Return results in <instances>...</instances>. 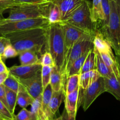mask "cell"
<instances>
[{
  "mask_svg": "<svg viewBox=\"0 0 120 120\" xmlns=\"http://www.w3.org/2000/svg\"><path fill=\"white\" fill-rule=\"evenodd\" d=\"M0 120H2V119H0Z\"/></svg>",
  "mask_w": 120,
  "mask_h": 120,
  "instance_id": "cell-49",
  "label": "cell"
},
{
  "mask_svg": "<svg viewBox=\"0 0 120 120\" xmlns=\"http://www.w3.org/2000/svg\"><path fill=\"white\" fill-rule=\"evenodd\" d=\"M11 44L10 40L5 36H0V55H3L5 48L8 45Z\"/></svg>",
  "mask_w": 120,
  "mask_h": 120,
  "instance_id": "cell-38",
  "label": "cell"
},
{
  "mask_svg": "<svg viewBox=\"0 0 120 120\" xmlns=\"http://www.w3.org/2000/svg\"><path fill=\"white\" fill-rule=\"evenodd\" d=\"M90 50H91V49H90ZM89 51H88L87 52L84 54V55H82L81 57H79V58L76 60L74 62V63L71 65V66L70 67V69H69L68 71L67 74L66 81L67 79L68 78V77H70V76L75 74L80 75L82 67L83 64H84V62H85V59H86V56H87Z\"/></svg>",
  "mask_w": 120,
  "mask_h": 120,
  "instance_id": "cell-25",
  "label": "cell"
},
{
  "mask_svg": "<svg viewBox=\"0 0 120 120\" xmlns=\"http://www.w3.org/2000/svg\"><path fill=\"white\" fill-rule=\"evenodd\" d=\"M104 79L105 92L112 94L116 100L120 101V78L112 75L108 78H104Z\"/></svg>",
  "mask_w": 120,
  "mask_h": 120,
  "instance_id": "cell-16",
  "label": "cell"
},
{
  "mask_svg": "<svg viewBox=\"0 0 120 120\" xmlns=\"http://www.w3.org/2000/svg\"><path fill=\"white\" fill-rule=\"evenodd\" d=\"M53 91L50 84L48 85L44 90L42 94V104H41V110L44 114L45 116L48 119V106L52 95Z\"/></svg>",
  "mask_w": 120,
  "mask_h": 120,
  "instance_id": "cell-24",
  "label": "cell"
},
{
  "mask_svg": "<svg viewBox=\"0 0 120 120\" xmlns=\"http://www.w3.org/2000/svg\"><path fill=\"white\" fill-rule=\"evenodd\" d=\"M38 118L30 111L22 108L17 115H14V120H38Z\"/></svg>",
  "mask_w": 120,
  "mask_h": 120,
  "instance_id": "cell-31",
  "label": "cell"
},
{
  "mask_svg": "<svg viewBox=\"0 0 120 120\" xmlns=\"http://www.w3.org/2000/svg\"><path fill=\"white\" fill-rule=\"evenodd\" d=\"M52 68L49 66H42L41 71V79H42V84L44 90L49 85L50 82Z\"/></svg>",
  "mask_w": 120,
  "mask_h": 120,
  "instance_id": "cell-30",
  "label": "cell"
},
{
  "mask_svg": "<svg viewBox=\"0 0 120 120\" xmlns=\"http://www.w3.org/2000/svg\"><path fill=\"white\" fill-rule=\"evenodd\" d=\"M39 64L42 66H49L51 67H55V63L51 55L48 52H45L41 55L39 60Z\"/></svg>",
  "mask_w": 120,
  "mask_h": 120,
  "instance_id": "cell-33",
  "label": "cell"
},
{
  "mask_svg": "<svg viewBox=\"0 0 120 120\" xmlns=\"http://www.w3.org/2000/svg\"><path fill=\"white\" fill-rule=\"evenodd\" d=\"M7 72H9L8 68L7 67L5 63L3 61V60L2 59H1L0 60V74Z\"/></svg>",
  "mask_w": 120,
  "mask_h": 120,
  "instance_id": "cell-42",
  "label": "cell"
},
{
  "mask_svg": "<svg viewBox=\"0 0 120 120\" xmlns=\"http://www.w3.org/2000/svg\"><path fill=\"white\" fill-rule=\"evenodd\" d=\"M1 59H2V57H1V56L0 55V60H1Z\"/></svg>",
  "mask_w": 120,
  "mask_h": 120,
  "instance_id": "cell-48",
  "label": "cell"
},
{
  "mask_svg": "<svg viewBox=\"0 0 120 120\" xmlns=\"http://www.w3.org/2000/svg\"><path fill=\"white\" fill-rule=\"evenodd\" d=\"M47 28H38L3 35L8 38L18 54L25 51L40 53L46 44Z\"/></svg>",
  "mask_w": 120,
  "mask_h": 120,
  "instance_id": "cell-1",
  "label": "cell"
},
{
  "mask_svg": "<svg viewBox=\"0 0 120 120\" xmlns=\"http://www.w3.org/2000/svg\"><path fill=\"white\" fill-rule=\"evenodd\" d=\"M79 93L80 87L79 86L74 91L65 95V109L68 114L72 117H76L79 102Z\"/></svg>",
  "mask_w": 120,
  "mask_h": 120,
  "instance_id": "cell-14",
  "label": "cell"
},
{
  "mask_svg": "<svg viewBox=\"0 0 120 120\" xmlns=\"http://www.w3.org/2000/svg\"><path fill=\"white\" fill-rule=\"evenodd\" d=\"M42 65L40 64L30 65H14L9 68L10 74L18 79H26L31 77L41 70Z\"/></svg>",
  "mask_w": 120,
  "mask_h": 120,
  "instance_id": "cell-11",
  "label": "cell"
},
{
  "mask_svg": "<svg viewBox=\"0 0 120 120\" xmlns=\"http://www.w3.org/2000/svg\"><path fill=\"white\" fill-rule=\"evenodd\" d=\"M93 70H96L95 69V54L94 51V48L89 51L82 67L81 74Z\"/></svg>",
  "mask_w": 120,
  "mask_h": 120,
  "instance_id": "cell-26",
  "label": "cell"
},
{
  "mask_svg": "<svg viewBox=\"0 0 120 120\" xmlns=\"http://www.w3.org/2000/svg\"><path fill=\"white\" fill-rule=\"evenodd\" d=\"M84 1V0H50V1L57 5L60 8L62 14L63 22L67 19L82 4Z\"/></svg>",
  "mask_w": 120,
  "mask_h": 120,
  "instance_id": "cell-12",
  "label": "cell"
},
{
  "mask_svg": "<svg viewBox=\"0 0 120 120\" xmlns=\"http://www.w3.org/2000/svg\"><path fill=\"white\" fill-rule=\"evenodd\" d=\"M91 12L95 31H101L105 26V17L101 0H93Z\"/></svg>",
  "mask_w": 120,
  "mask_h": 120,
  "instance_id": "cell-13",
  "label": "cell"
},
{
  "mask_svg": "<svg viewBox=\"0 0 120 120\" xmlns=\"http://www.w3.org/2000/svg\"><path fill=\"white\" fill-rule=\"evenodd\" d=\"M101 3H102V9H103L104 14V17H105V26L104 27L105 28L106 26H107V24H108V21H109V15H110V12H111L110 0H101Z\"/></svg>",
  "mask_w": 120,
  "mask_h": 120,
  "instance_id": "cell-34",
  "label": "cell"
},
{
  "mask_svg": "<svg viewBox=\"0 0 120 120\" xmlns=\"http://www.w3.org/2000/svg\"><path fill=\"white\" fill-rule=\"evenodd\" d=\"M38 120H48V119L45 116L44 114H42L41 115H40V118H39Z\"/></svg>",
  "mask_w": 120,
  "mask_h": 120,
  "instance_id": "cell-44",
  "label": "cell"
},
{
  "mask_svg": "<svg viewBox=\"0 0 120 120\" xmlns=\"http://www.w3.org/2000/svg\"><path fill=\"white\" fill-rule=\"evenodd\" d=\"M41 70L37 72L31 77L26 79H18L19 83L26 90L34 99H36L43 93L41 79Z\"/></svg>",
  "mask_w": 120,
  "mask_h": 120,
  "instance_id": "cell-10",
  "label": "cell"
},
{
  "mask_svg": "<svg viewBox=\"0 0 120 120\" xmlns=\"http://www.w3.org/2000/svg\"><path fill=\"white\" fill-rule=\"evenodd\" d=\"M105 92L104 79L103 77H101L88 88L82 90V94L79 97V102L82 107L83 110L84 111L87 110L94 101Z\"/></svg>",
  "mask_w": 120,
  "mask_h": 120,
  "instance_id": "cell-8",
  "label": "cell"
},
{
  "mask_svg": "<svg viewBox=\"0 0 120 120\" xmlns=\"http://www.w3.org/2000/svg\"><path fill=\"white\" fill-rule=\"evenodd\" d=\"M50 1L41 4H21L10 9V15L0 21V25L17 21L34 18H48Z\"/></svg>",
  "mask_w": 120,
  "mask_h": 120,
  "instance_id": "cell-4",
  "label": "cell"
},
{
  "mask_svg": "<svg viewBox=\"0 0 120 120\" xmlns=\"http://www.w3.org/2000/svg\"><path fill=\"white\" fill-rule=\"evenodd\" d=\"M4 17H3V12H0V21L1 20H3L4 19Z\"/></svg>",
  "mask_w": 120,
  "mask_h": 120,
  "instance_id": "cell-45",
  "label": "cell"
},
{
  "mask_svg": "<svg viewBox=\"0 0 120 120\" xmlns=\"http://www.w3.org/2000/svg\"><path fill=\"white\" fill-rule=\"evenodd\" d=\"M6 100L10 112L14 116L15 109L17 104V93L5 87Z\"/></svg>",
  "mask_w": 120,
  "mask_h": 120,
  "instance_id": "cell-28",
  "label": "cell"
},
{
  "mask_svg": "<svg viewBox=\"0 0 120 120\" xmlns=\"http://www.w3.org/2000/svg\"><path fill=\"white\" fill-rule=\"evenodd\" d=\"M0 114L4 120H14V115L10 112L7 107L0 101Z\"/></svg>",
  "mask_w": 120,
  "mask_h": 120,
  "instance_id": "cell-37",
  "label": "cell"
},
{
  "mask_svg": "<svg viewBox=\"0 0 120 120\" xmlns=\"http://www.w3.org/2000/svg\"><path fill=\"white\" fill-rule=\"evenodd\" d=\"M91 5L88 0H84L82 4L62 23H67L81 29L88 34L94 36L96 31L92 21Z\"/></svg>",
  "mask_w": 120,
  "mask_h": 120,
  "instance_id": "cell-5",
  "label": "cell"
},
{
  "mask_svg": "<svg viewBox=\"0 0 120 120\" xmlns=\"http://www.w3.org/2000/svg\"><path fill=\"white\" fill-rule=\"evenodd\" d=\"M0 119H2V120H3V117H2V116H1V114H0Z\"/></svg>",
  "mask_w": 120,
  "mask_h": 120,
  "instance_id": "cell-47",
  "label": "cell"
},
{
  "mask_svg": "<svg viewBox=\"0 0 120 120\" xmlns=\"http://www.w3.org/2000/svg\"><path fill=\"white\" fill-rule=\"evenodd\" d=\"M101 77L97 70H93L81 74L79 76V87L82 90H86Z\"/></svg>",
  "mask_w": 120,
  "mask_h": 120,
  "instance_id": "cell-17",
  "label": "cell"
},
{
  "mask_svg": "<svg viewBox=\"0 0 120 120\" xmlns=\"http://www.w3.org/2000/svg\"><path fill=\"white\" fill-rule=\"evenodd\" d=\"M19 4H41L49 1V0H13Z\"/></svg>",
  "mask_w": 120,
  "mask_h": 120,
  "instance_id": "cell-39",
  "label": "cell"
},
{
  "mask_svg": "<svg viewBox=\"0 0 120 120\" xmlns=\"http://www.w3.org/2000/svg\"><path fill=\"white\" fill-rule=\"evenodd\" d=\"M93 35L88 34L83 35L74 45L67 61L64 63L61 74L66 83V75L74 62L79 57L94 48Z\"/></svg>",
  "mask_w": 120,
  "mask_h": 120,
  "instance_id": "cell-6",
  "label": "cell"
},
{
  "mask_svg": "<svg viewBox=\"0 0 120 120\" xmlns=\"http://www.w3.org/2000/svg\"><path fill=\"white\" fill-rule=\"evenodd\" d=\"M41 104H42V95L35 99L33 104L31 105V108L30 111L34 114L35 116H37L38 118H40L41 114H43L41 110Z\"/></svg>",
  "mask_w": 120,
  "mask_h": 120,
  "instance_id": "cell-32",
  "label": "cell"
},
{
  "mask_svg": "<svg viewBox=\"0 0 120 120\" xmlns=\"http://www.w3.org/2000/svg\"><path fill=\"white\" fill-rule=\"evenodd\" d=\"M93 45L100 52H113L110 44L100 31H97L94 35Z\"/></svg>",
  "mask_w": 120,
  "mask_h": 120,
  "instance_id": "cell-18",
  "label": "cell"
},
{
  "mask_svg": "<svg viewBox=\"0 0 120 120\" xmlns=\"http://www.w3.org/2000/svg\"><path fill=\"white\" fill-rule=\"evenodd\" d=\"M34 100L35 99L33 98L26 89L20 84L17 93V104L18 105L22 108H26L33 104Z\"/></svg>",
  "mask_w": 120,
  "mask_h": 120,
  "instance_id": "cell-21",
  "label": "cell"
},
{
  "mask_svg": "<svg viewBox=\"0 0 120 120\" xmlns=\"http://www.w3.org/2000/svg\"><path fill=\"white\" fill-rule=\"evenodd\" d=\"M111 12L107 26L101 31L114 51L120 64V6L110 0Z\"/></svg>",
  "mask_w": 120,
  "mask_h": 120,
  "instance_id": "cell-3",
  "label": "cell"
},
{
  "mask_svg": "<svg viewBox=\"0 0 120 120\" xmlns=\"http://www.w3.org/2000/svg\"><path fill=\"white\" fill-rule=\"evenodd\" d=\"M49 1H50V0H49Z\"/></svg>",
  "mask_w": 120,
  "mask_h": 120,
  "instance_id": "cell-50",
  "label": "cell"
},
{
  "mask_svg": "<svg viewBox=\"0 0 120 120\" xmlns=\"http://www.w3.org/2000/svg\"><path fill=\"white\" fill-rule=\"evenodd\" d=\"M48 19L50 24H61L63 22V17L60 8L57 5L50 1L48 8Z\"/></svg>",
  "mask_w": 120,
  "mask_h": 120,
  "instance_id": "cell-22",
  "label": "cell"
},
{
  "mask_svg": "<svg viewBox=\"0 0 120 120\" xmlns=\"http://www.w3.org/2000/svg\"><path fill=\"white\" fill-rule=\"evenodd\" d=\"M50 25L47 18H34L10 22L0 25V36L11 33L38 28H48Z\"/></svg>",
  "mask_w": 120,
  "mask_h": 120,
  "instance_id": "cell-7",
  "label": "cell"
},
{
  "mask_svg": "<svg viewBox=\"0 0 120 120\" xmlns=\"http://www.w3.org/2000/svg\"><path fill=\"white\" fill-rule=\"evenodd\" d=\"M94 51L95 54V69L100 73V75L104 78H108L114 75L105 64L99 51L94 47Z\"/></svg>",
  "mask_w": 120,
  "mask_h": 120,
  "instance_id": "cell-20",
  "label": "cell"
},
{
  "mask_svg": "<svg viewBox=\"0 0 120 120\" xmlns=\"http://www.w3.org/2000/svg\"><path fill=\"white\" fill-rule=\"evenodd\" d=\"M61 24L63 25L64 33V40H65L64 63H65L67 61L75 44L83 35L85 34H88V33H86L81 29L76 27L71 24H67V23H61Z\"/></svg>",
  "mask_w": 120,
  "mask_h": 120,
  "instance_id": "cell-9",
  "label": "cell"
},
{
  "mask_svg": "<svg viewBox=\"0 0 120 120\" xmlns=\"http://www.w3.org/2000/svg\"><path fill=\"white\" fill-rule=\"evenodd\" d=\"M0 101H1L5 106L8 108L7 102L6 100V91H5V86L4 84L0 85Z\"/></svg>",
  "mask_w": 120,
  "mask_h": 120,
  "instance_id": "cell-40",
  "label": "cell"
},
{
  "mask_svg": "<svg viewBox=\"0 0 120 120\" xmlns=\"http://www.w3.org/2000/svg\"><path fill=\"white\" fill-rule=\"evenodd\" d=\"M9 74H10V72H9L0 74V85L4 84V81L7 79V78L9 75Z\"/></svg>",
  "mask_w": 120,
  "mask_h": 120,
  "instance_id": "cell-43",
  "label": "cell"
},
{
  "mask_svg": "<svg viewBox=\"0 0 120 120\" xmlns=\"http://www.w3.org/2000/svg\"><path fill=\"white\" fill-rule=\"evenodd\" d=\"M3 84L6 88L18 93L20 83L16 77L10 74Z\"/></svg>",
  "mask_w": 120,
  "mask_h": 120,
  "instance_id": "cell-29",
  "label": "cell"
},
{
  "mask_svg": "<svg viewBox=\"0 0 120 120\" xmlns=\"http://www.w3.org/2000/svg\"><path fill=\"white\" fill-rule=\"evenodd\" d=\"M65 91L63 88L58 92H53L49 106H48V119L54 120V115L59 109L61 103L65 99Z\"/></svg>",
  "mask_w": 120,
  "mask_h": 120,
  "instance_id": "cell-15",
  "label": "cell"
},
{
  "mask_svg": "<svg viewBox=\"0 0 120 120\" xmlns=\"http://www.w3.org/2000/svg\"><path fill=\"white\" fill-rule=\"evenodd\" d=\"M46 46L55 63V67L61 73L65 61V40L61 24H50L47 28Z\"/></svg>",
  "mask_w": 120,
  "mask_h": 120,
  "instance_id": "cell-2",
  "label": "cell"
},
{
  "mask_svg": "<svg viewBox=\"0 0 120 120\" xmlns=\"http://www.w3.org/2000/svg\"><path fill=\"white\" fill-rule=\"evenodd\" d=\"M76 117H72L70 116V115L68 114L67 112L66 111L65 109H64V111L61 114V115L58 116L56 118L54 119L53 120H75Z\"/></svg>",
  "mask_w": 120,
  "mask_h": 120,
  "instance_id": "cell-41",
  "label": "cell"
},
{
  "mask_svg": "<svg viewBox=\"0 0 120 120\" xmlns=\"http://www.w3.org/2000/svg\"><path fill=\"white\" fill-rule=\"evenodd\" d=\"M79 74L72 75L68 77L65 86V95L74 91L79 86Z\"/></svg>",
  "mask_w": 120,
  "mask_h": 120,
  "instance_id": "cell-27",
  "label": "cell"
},
{
  "mask_svg": "<svg viewBox=\"0 0 120 120\" xmlns=\"http://www.w3.org/2000/svg\"><path fill=\"white\" fill-rule=\"evenodd\" d=\"M18 55H19V54L17 51L15 49L12 45L10 44L5 48L4 53L2 55V60H4L10 58L15 57Z\"/></svg>",
  "mask_w": 120,
  "mask_h": 120,
  "instance_id": "cell-35",
  "label": "cell"
},
{
  "mask_svg": "<svg viewBox=\"0 0 120 120\" xmlns=\"http://www.w3.org/2000/svg\"><path fill=\"white\" fill-rule=\"evenodd\" d=\"M49 84L52 89L53 92H58L62 89H65V81L61 74L56 70L55 67L52 68Z\"/></svg>",
  "mask_w": 120,
  "mask_h": 120,
  "instance_id": "cell-19",
  "label": "cell"
},
{
  "mask_svg": "<svg viewBox=\"0 0 120 120\" xmlns=\"http://www.w3.org/2000/svg\"><path fill=\"white\" fill-rule=\"evenodd\" d=\"M114 1L116 3V4H117L118 5L120 6V0H114Z\"/></svg>",
  "mask_w": 120,
  "mask_h": 120,
  "instance_id": "cell-46",
  "label": "cell"
},
{
  "mask_svg": "<svg viewBox=\"0 0 120 120\" xmlns=\"http://www.w3.org/2000/svg\"><path fill=\"white\" fill-rule=\"evenodd\" d=\"M21 4L16 3L13 0H0V12H4L8 9H11Z\"/></svg>",
  "mask_w": 120,
  "mask_h": 120,
  "instance_id": "cell-36",
  "label": "cell"
},
{
  "mask_svg": "<svg viewBox=\"0 0 120 120\" xmlns=\"http://www.w3.org/2000/svg\"><path fill=\"white\" fill-rule=\"evenodd\" d=\"M21 65H30L39 64L40 58L36 52L32 51H25L19 54Z\"/></svg>",
  "mask_w": 120,
  "mask_h": 120,
  "instance_id": "cell-23",
  "label": "cell"
}]
</instances>
